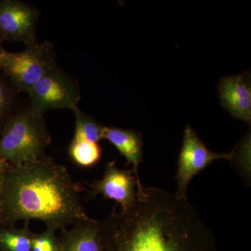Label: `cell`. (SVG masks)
<instances>
[{"label":"cell","mask_w":251,"mask_h":251,"mask_svg":"<svg viewBox=\"0 0 251 251\" xmlns=\"http://www.w3.org/2000/svg\"><path fill=\"white\" fill-rule=\"evenodd\" d=\"M127 211L99 221L104 251H218L215 238L188 199L143 186Z\"/></svg>","instance_id":"cell-1"},{"label":"cell","mask_w":251,"mask_h":251,"mask_svg":"<svg viewBox=\"0 0 251 251\" xmlns=\"http://www.w3.org/2000/svg\"><path fill=\"white\" fill-rule=\"evenodd\" d=\"M84 191L67 168L52 157L9 163L0 194V226L35 219L44 222L46 228L64 230L89 218L82 202Z\"/></svg>","instance_id":"cell-2"},{"label":"cell","mask_w":251,"mask_h":251,"mask_svg":"<svg viewBox=\"0 0 251 251\" xmlns=\"http://www.w3.org/2000/svg\"><path fill=\"white\" fill-rule=\"evenodd\" d=\"M51 141L44 115L21 105L0 130V158L13 165L36 161Z\"/></svg>","instance_id":"cell-3"},{"label":"cell","mask_w":251,"mask_h":251,"mask_svg":"<svg viewBox=\"0 0 251 251\" xmlns=\"http://www.w3.org/2000/svg\"><path fill=\"white\" fill-rule=\"evenodd\" d=\"M56 52L49 41L34 43L21 52L6 50L0 60V71L19 93L31 87L56 65Z\"/></svg>","instance_id":"cell-4"},{"label":"cell","mask_w":251,"mask_h":251,"mask_svg":"<svg viewBox=\"0 0 251 251\" xmlns=\"http://www.w3.org/2000/svg\"><path fill=\"white\" fill-rule=\"evenodd\" d=\"M27 95L29 106L41 115L50 110H73L81 98L78 81L57 64L34 84Z\"/></svg>","instance_id":"cell-5"},{"label":"cell","mask_w":251,"mask_h":251,"mask_svg":"<svg viewBox=\"0 0 251 251\" xmlns=\"http://www.w3.org/2000/svg\"><path fill=\"white\" fill-rule=\"evenodd\" d=\"M234 153H218L210 151L189 125L185 127L182 148L178 158L175 196L188 199L187 191L191 180L218 159L232 160Z\"/></svg>","instance_id":"cell-6"},{"label":"cell","mask_w":251,"mask_h":251,"mask_svg":"<svg viewBox=\"0 0 251 251\" xmlns=\"http://www.w3.org/2000/svg\"><path fill=\"white\" fill-rule=\"evenodd\" d=\"M40 13L35 6L20 0H0V35L4 41L25 46L37 42L36 27Z\"/></svg>","instance_id":"cell-7"},{"label":"cell","mask_w":251,"mask_h":251,"mask_svg":"<svg viewBox=\"0 0 251 251\" xmlns=\"http://www.w3.org/2000/svg\"><path fill=\"white\" fill-rule=\"evenodd\" d=\"M92 197L101 195L104 200H112L127 211L136 202L138 184L132 170L121 169L116 161L107 163L103 177L89 184Z\"/></svg>","instance_id":"cell-8"},{"label":"cell","mask_w":251,"mask_h":251,"mask_svg":"<svg viewBox=\"0 0 251 251\" xmlns=\"http://www.w3.org/2000/svg\"><path fill=\"white\" fill-rule=\"evenodd\" d=\"M219 89L221 105L231 116L251 125L250 75L239 74L223 77L220 81Z\"/></svg>","instance_id":"cell-9"},{"label":"cell","mask_w":251,"mask_h":251,"mask_svg":"<svg viewBox=\"0 0 251 251\" xmlns=\"http://www.w3.org/2000/svg\"><path fill=\"white\" fill-rule=\"evenodd\" d=\"M103 139L110 142L120 154L125 157L127 161L126 166L131 165L132 171L138 184L137 193L141 192L144 186L139 175V167L143 158V142L141 134L134 130L105 126Z\"/></svg>","instance_id":"cell-10"},{"label":"cell","mask_w":251,"mask_h":251,"mask_svg":"<svg viewBox=\"0 0 251 251\" xmlns=\"http://www.w3.org/2000/svg\"><path fill=\"white\" fill-rule=\"evenodd\" d=\"M59 239L60 251H104L99 221L90 217L62 230Z\"/></svg>","instance_id":"cell-11"},{"label":"cell","mask_w":251,"mask_h":251,"mask_svg":"<svg viewBox=\"0 0 251 251\" xmlns=\"http://www.w3.org/2000/svg\"><path fill=\"white\" fill-rule=\"evenodd\" d=\"M68 153L76 166L89 168L97 166L100 162L103 150L99 143L73 138L69 145Z\"/></svg>","instance_id":"cell-12"},{"label":"cell","mask_w":251,"mask_h":251,"mask_svg":"<svg viewBox=\"0 0 251 251\" xmlns=\"http://www.w3.org/2000/svg\"><path fill=\"white\" fill-rule=\"evenodd\" d=\"M29 222H25L21 229L15 226H0V251H31L34 232L29 229Z\"/></svg>","instance_id":"cell-13"},{"label":"cell","mask_w":251,"mask_h":251,"mask_svg":"<svg viewBox=\"0 0 251 251\" xmlns=\"http://www.w3.org/2000/svg\"><path fill=\"white\" fill-rule=\"evenodd\" d=\"M75 117V132L74 138L85 140L90 143H99L103 140V130L105 126L94 117L85 113L79 108L72 110Z\"/></svg>","instance_id":"cell-14"},{"label":"cell","mask_w":251,"mask_h":251,"mask_svg":"<svg viewBox=\"0 0 251 251\" xmlns=\"http://www.w3.org/2000/svg\"><path fill=\"white\" fill-rule=\"evenodd\" d=\"M19 92L0 72V130L6 120L20 106Z\"/></svg>","instance_id":"cell-15"},{"label":"cell","mask_w":251,"mask_h":251,"mask_svg":"<svg viewBox=\"0 0 251 251\" xmlns=\"http://www.w3.org/2000/svg\"><path fill=\"white\" fill-rule=\"evenodd\" d=\"M55 232V229L46 228L41 233L34 232L31 251H60V242L56 237Z\"/></svg>","instance_id":"cell-16"},{"label":"cell","mask_w":251,"mask_h":251,"mask_svg":"<svg viewBox=\"0 0 251 251\" xmlns=\"http://www.w3.org/2000/svg\"><path fill=\"white\" fill-rule=\"evenodd\" d=\"M8 166H9V163L3 158H0V194L2 190L3 185H4Z\"/></svg>","instance_id":"cell-17"},{"label":"cell","mask_w":251,"mask_h":251,"mask_svg":"<svg viewBox=\"0 0 251 251\" xmlns=\"http://www.w3.org/2000/svg\"><path fill=\"white\" fill-rule=\"evenodd\" d=\"M4 41L3 39V38L1 37V36L0 35V60H1V55L4 53L5 51V49H4V46H3V44H4ZM1 72V71H0Z\"/></svg>","instance_id":"cell-18"}]
</instances>
